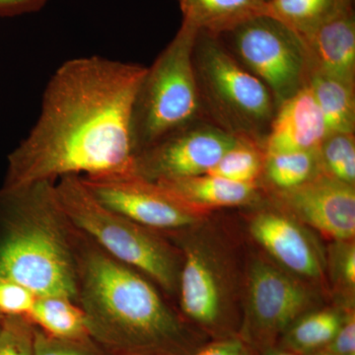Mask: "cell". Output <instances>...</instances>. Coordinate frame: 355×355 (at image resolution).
I'll list each match as a JSON object with an SVG mask.
<instances>
[{
    "label": "cell",
    "instance_id": "cell-9",
    "mask_svg": "<svg viewBox=\"0 0 355 355\" xmlns=\"http://www.w3.org/2000/svg\"><path fill=\"white\" fill-rule=\"evenodd\" d=\"M237 140L210 121H198L137 154L132 174L153 183L207 174Z\"/></svg>",
    "mask_w": 355,
    "mask_h": 355
},
{
    "label": "cell",
    "instance_id": "cell-11",
    "mask_svg": "<svg viewBox=\"0 0 355 355\" xmlns=\"http://www.w3.org/2000/svg\"><path fill=\"white\" fill-rule=\"evenodd\" d=\"M309 292L268 261L257 260L247 279L245 335L266 343L286 331L310 304Z\"/></svg>",
    "mask_w": 355,
    "mask_h": 355
},
{
    "label": "cell",
    "instance_id": "cell-26",
    "mask_svg": "<svg viewBox=\"0 0 355 355\" xmlns=\"http://www.w3.org/2000/svg\"><path fill=\"white\" fill-rule=\"evenodd\" d=\"M37 296L17 282L0 277V316H29Z\"/></svg>",
    "mask_w": 355,
    "mask_h": 355
},
{
    "label": "cell",
    "instance_id": "cell-7",
    "mask_svg": "<svg viewBox=\"0 0 355 355\" xmlns=\"http://www.w3.org/2000/svg\"><path fill=\"white\" fill-rule=\"evenodd\" d=\"M227 38L229 51L270 90L275 105L295 95L310 78V62L303 40L270 15L247 20Z\"/></svg>",
    "mask_w": 355,
    "mask_h": 355
},
{
    "label": "cell",
    "instance_id": "cell-31",
    "mask_svg": "<svg viewBox=\"0 0 355 355\" xmlns=\"http://www.w3.org/2000/svg\"><path fill=\"white\" fill-rule=\"evenodd\" d=\"M193 355H248L239 340H229L212 343Z\"/></svg>",
    "mask_w": 355,
    "mask_h": 355
},
{
    "label": "cell",
    "instance_id": "cell-18",
    "mask_svg": "<svg viewBox=\"0 0 355 355\" xmlns=\"http://www.w3.org/2000/svg\"><path fill=\"white\" fill-rule=\"evenodd\" d=\"M28 319L44 333L62 340L87 342L91 336L83 310L70 298L36 297Z\"/></svg>",
    "mask_w": 355,
    "mask_h": 355
},
{
    "label": "cell",
    "instance_id": "cell-13",
    "mask_svg": "<svg viewBox=\"0 0 355 355\" xmlns=\"http://www.w3.org/2000/svg\"><path fill=\"white\" fill-rule=\"evenodd\" d=\"M250 231L286 270L308 279L323 277V254L304 229L284 210L259 212L252 219Z\"/></svg>",
    "mask_w": 355,
    "mask_h": 355
},
{
    "label": "cell",
    "instance_id": "cell-30",
    "mask_svg": "<svg viewBox=\"0 0 355 355\" xmlns=\"http://www.w3.org/2000/svg\"><path fill=\"white\" fill-rule=\"evenodd\" d=\"M49 0H0V18H11L38 12Z\"/></svg>",
    "mask_w": 355,
    "mask_h": 355
},
{
    "label": "cell",
    "instance_id": "cell-32",
    "mask_svg": "<svg viewBox=\"0 0 355 355\" xmlns=\"http://www.w3.org/2000/svg\"><path fill=\"white\" fill-rule=\"evenodd\" d=\"M268 355H296L294 352H288V350H277V352H270Z\"/></svg>",
    "mask_w": 355,
    "mask_h": 355
},
{
    "label": "cell",
    "instance_id": "cell-34",
    "mask_svg": "<svg viewBox=\"0 0 355 355\" xmlns=\"http://www.w3.org/2000/svg\"><path fill=\"white\" fill-rule=\"evenodd\" d=\"M1 321H2V317L0 316V329H1Z\"/></svg>",
    "mask_w": 355,
    "mask_h": 355
},
{
    "label": "cell",
    "instance_id": "cell-1",
    "mask_svg": "<svg viewBox=\"0 0 355 355\" xmlns=\"http://www.w3.org/2000/svg\"><path fill=\"white\" fill-rule=\"evenodd\" d=\"M146 71L99 55L60 65L44 89L38 120L7 157L1 190L69 175L132 174V110Z\"/></svg>",
    "mask_w": 355,
    "mask_h": 355
},
{
    "label": "cell",
    "instance_id": "cell-15",
    "mask_svg": "<svg viewBox=\"0 0 355 355\" xmlns=\"http://www.w3.org/2000/svg\"><path fill=\"white\" fill-rule=\"evenodd\" d=\"M303 42L307 49L311 73L355 84L354 8L343 11L320 26Z\"/></svg>",
    "mask_w": 355,
    "mask_h": 355
},
{
    "label": "cell",
    "instance_id": "cell-21",
    "mask_svg": "<svg viewBox=\"0 0 355 355\" xmlns=\"http://www.w3.org/2000/svg\"><path fill=\"white\" fill-rule=\"evenodd\" d=\"M318 150L266 154L263 176L273 193L286 191L307 183L321 174Z\"/></svg>",
    "mask_w": 355,
    "mask_h": 355
},
{
    "label": "cell",
    "instance_id": "cell-25",
    "mask_svg": "<svg viewBox=\"0 0 355 355\" xmlns=\"http://www.w3.org/2000/svg\"><path fill=\"white\" fill-rule=\"evenodd\" d=\"M0 355H34V324L25 317H2Z\"/></svg>",
    "mask_w": 355,
    "mask_h": 355
},
{
    "label": "cell",
    "instance_id": "cell-33",
    "mask_svg": "<svg viewBox=\"0 0 355 355\" xmlns=\"http://www.w3.org/2000/svg\"><path fill=\"white\" fill-rule=\"evenodd\" d=\"M313 355H338V354H331V352H321V354H313Z\"/></svg>",
    "mask_w": 355,
    "mask_h": 355
},
{
    "label": "cell",
    "instance_id": "cell-3",
    "mask_svg": "<svg viewBox=\"0 0 355 355\" xmlns=\"http://www.w3.org/2000/svg\"><path fill=\"white\" fill-rule=\"evenodd\" d=\"M55 182L0 189V277L37 297L76 301V229L58 205Z\"/></svg>",
    "mask_w": 355,
    "mask_h": 355
},
{
    "label": "cell",
    "instance_id": "cell-2",
    "mask_svg": "<svg viewBox=\"0 0 355 355\" xmlns=\"http://www.w3.org/2000/svg\"><path fill=\"white\" fill-rule=\"evenodd\" d=\"M76 300L91 336L135 350H168L183 340L179 320L137 270L76 229Z\"/></svg>",
    "mask_w": 355,
    "mask_h": 355
},
{
    "label": "cell",
    "instance_id": "cell-23",
    "mask_svg": "<svg viewBox=\"0 0 355 355\" xmlns=\"http://www.w3.org/2000/svg\"><path fill=\"white\" fill-rule=\"evenodd\" d=\"M265 148L252 140L238 139L207 174L242 184H260Z\"/></svg>",
    "mask_w": 355,
    "mask_h": 355
},
{
    "label": "cell",
    "instance_id": "cell-24",
    "mask_svg": "<svg viewBox=\"0 0 355 355\" xmlns=\"http://www.w3.org/2000/svg\"><path fill=\"white\" fill-rule=\"evenodd\" d=\"M322 173L355 184V133L328 132L318 149Z\"/></svg>",
    "mask_w": 355,
    "mask_h": 355
},
{
    "label": "cell",
    "instance_id": "cell-27",
    "mask_svg": "<svg viewBox=\"0 0 355 355\" xmlns=\"http://www.w3.org/2000/svg\"><path fill=\"white\" fill-rule=\"evenodd\" d=\"M34 355H96L87 342L62 340L34 327Z\"/></svg>",
    "mask_w": 355,
    "mask_h": 355
},
{
    "label": "cell",
    "instance_id": "cell-6",
    "mask_svg": "<svg viewBox=\"0 0 355 355\" xmlns=\"http://www.w3.org/2000/svg\"><path fill=\"white\" fill-rule=\"evenodd\" d=\"M197 35L195 28L182 23L172 41L146 67L132 110L135 156L177 130L207 121L193 70Z\"/></svg>",
    "mask_w": 355,
    "mask_h": 355
},
{
    "label": "cell",
    "instance_id": "cell-19",
    "mask_svg": "<svg viewBox=\"0 0 355 355\" xmlns=\"http://www.w3.org/2000/svg\"><path fill=\"white\" fill-rule=\"evenodd\" d=\"M308 87L321 110L328 132L355 133V84L311 73Z\"/></svg>",
    "mask_w": 355,
    "mask_h": 355
},
{
    "label": "cell",
    "instance_id": "cell-22",
    "mask_svg": "<svg viewBox=\"0 0 355 355\" xmlns=\"http://www.w3.org/2000/svg\"><path fill=\"white\" fill-rule=\"evenodd\" d=\"M343 317L336 311L324 310L298 318L287 329L284 345L293 352L307 354L326 347L335 338Z\"/></svg>",
    "mask_w": 355,
    "mask_h": 355
},
{
    "label": "cell",
    "instance_id": "cell-8",
    "mask_svg": "<svg viewBox=\"0 0 355 355\" xmlns=\"http://www.w3.org/2000/svg\"><path fill=\"white\" fill-rule=\"evenodd\" d=\"M105 207L150 230L193 227L203 212L178 200L160 184L135 174L80 176Z\"/></svg>",
    "mask_w": 355,
    "mask_h": 355
},
{
    "label": "cell",
    "instance_id": "cell-5",
    "mask_svg": "<svg viewBox=\"0 0 355 355\" xmlns=\"http://www.w3.org/2000/svg\"><path fill=\"white\" fill-rule=\"evenodd\" d=\"M55 191L58 205L72 227L169 293L178 291L182 263L175 250L153 230L105 207L78 175L60 178Z\"/></svg>",
    "mask_w": 355,
    "mask_h": 355
},
{
    "label": "cell",
    "instance_id": "cell-28",
    "mask_svg": "<svg viewBox=\"0 0 355 355\" xmlns=\"http://www.w3.org/2000/svg\"><path fill=\"white\" fill-rule=\"evenodd\" d=\"M340 246L334 249L333 268L336 279L343 286L354 291L355 286V248L350 241H338Z\"/></svg>",
    "mask_w": 355,
    "mask_h": 355
},
{
    "label": "cell",
    "instance_id": "cell-29",
    "mask_svg": "<svg viewBox=\"0 0 355 355\" xmlns=\"http://www.w3.org/2000/svg\"><path fill=\"white\" fill-rule=\"evenodd\" d=\"M328 352L338 355H355V317L354 312L343 317L335 338L328 345Z\"/></svg>",
    "mask_w": 355,
    "mask_h": 355
},
{
    "label": "cell",
    "instance_id": "cell-17",
    "mask_svg": "<svg viewBox=\"0 0 355 355\" xmlns=\"http://www.w3.org/2000/svg\"><path fill=\"white\" fill-rule=\"evenodd\" d=\"M183 22L198 32L220 37L247 20L268 15L263 0H178Z\"/></svg>",
    "mask_w": 355,
    "mask_h": 355
},
{
    "label": "cell",
    "instance_id": "cell-16",
    "mask_svg": "<svg viewBox=\"0 0 355 355\" xmlns=\"http://www.w3.org/2000/svg\"><path fill=\"white\" fill-rule=\"evenodd\" d=\"M156 184L189 207L202 212L218 207L251 205L261 197L260 184L236 183L211 174Z\"/></svg>",
    "mask_w": 355,
    "mask_h": 355
},
{
    "label": "cell",
    "instance_id": "cell-4",
    "mask_svg": "<svg viewBox=\"0 0 355 355\" xmlns=\"http://www.w3.org/2000/svg\"><path fill=\"white\" fill-rule=\"evenodd\" d=\"M193 64L207 121L263 146L277 108L270 90L238 62L220 37L198 32Z\"/></svg>",
    "mask_w": 355,
    "mask_h": 355
},
{
    "label": "cell",
    "instance_id": "cell-20",
    "mask_svg": "<svg viewBox=\"0 0 355 355\" xmlns=\"http://www.w3.org/2000/svg\"><path fill=\"white\" fill-rule=\"evenodd\" d=\"M268 15L284 23L304 41L320 26L354 8V0H268Z\"/></svg>",
    "mask_w": 355,
    "mask_h": 355
},
{
    "label": "cell",
    "instance_id": "cell-35",
    "mask_svg": "<svg viewBox=\"0 0 355 355\" xmlns=\"http://www.w3.org/2000/svg\"><path fill=\"white\" fill-rule=\"evenodd\" d=\"M263 1H265V2H268V0H263Z\"/></svg>",
    "mask_w": 355,
    "mask_h": 355
},
{
    "label": "cell",
    "instance_id": "cell-10",
    "mask_svg": "<svg viewBox=\"0 0 355 355\" xmlns=\"http://www.w3.org/2000/svg\"><path fill=\"white\" fill-rule=\"evenodd\" d=\"M178 291L190 319L205 327L220 323L234 298L233 272L221 248L205 238L189 243Z\"/></svg>",
    "mask_w": 355,
    "mask_h": 355
},
{
    "label": "cell",
    "instance_id": "cell-12",
    "mask_svg": "<svg viewBox=\"0 0 355 355\" xmlns=\"http://www.w3.org/2000/svg\"><path fill=\"white\" fill-rule=\"evenodd\" d=\"M282 210L336 241L355 235V187L321 174L297 188L273 193Z\"/></svg>",
    "mask_w": 355,
    "mask_h": 355
},
{
    "label": "cell",
    "instance_id": "cell-14",
    "mask_svg": "<svg viewBox=\"0 0 355 355\" xmlns=\"http://www.w3.org/2000/svg\"><path fill=\"white\" fill-rule=\"evenodd\" d=\"M327 135L323 114L307 84L277 107L263 148L266 154L318 150Z\"/></svg>",
    "mask_w": 355,
    "mask_h": 355
}]
</instances>
